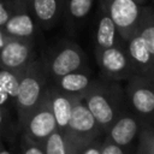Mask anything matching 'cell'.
Listing matches in <instances>:
<instances>
[{"mask_svg":"<svg viewBox=\"0 0 154 154\" xmlns=\"http://www.w3.org/2000/svg\"><path fill=\"white\" fill-rule=\"evenodd\" d=\"M77 154H101V140L95 138L84 147H82Z\"/></svg>","mask_w":154,"mask_h":154,"instance_id":"cell-24","label":"cell"},{"mask_svg":"<svg viewBox=\"0 0 154 154\" xmlns=\"http://www.w3.org/2000/svg\"><path fill=\"white\" fill-rule=\"evenodd\" d=\"M6 40H7V35L4 32V30L0 28V49L2 48V46L5 45V42H6Z\"/></svg>","mask_w":154,"mask_h":154,"instance_id":"cell-27","label":"cell"},{"mask_svg":"<svg viewBox=\"0 0 154 154\" xmlns=\"http://www.w3.org/2000/svg\"><path fill=\"white\" fill-rule=\"evenodd\" d=\"M1 147H4V146H2V143H1V140H0V148H1Z\"/></svg>","mask_w":154,"mask_h":154,"instance_id":"cell-31","label":"cell"},{"mask_svg":"<svg viewBox=\"0 0 154 154\" xmlns=\"http://www.w3.org/2000/svg\"><path fill=\"white\" fill-rule=\"evenodd\" d=\"M10 116L8 112L0 106V135L5 134L8 129H11V125H8Z\"/></svg>","mask_w":154,"mask_h":154,"instance_id":"cell-25","label":"cell"},{"mask_svg":"<svg viewBox=\"0 0 154 154\" xmlns=\"http://www.w3.org/2000/svg\"><path fill=\"white\" fill-rule=\"evenodd\" d=\"M48 96L51 101L52 112L55 119L57 129L64 134L69 124L75 96L67 95L66 93L59 90L55 85L48 87Z\"/></svg>","mask_w":154,"mask_h":154,"instance_id":"cell-15","label":"cell"},{"mask_svg":"<svg viewBox=\"0 0 154 154\" xmlns=\"http://www.w3.org/2000/svg\"><path fill=\"white\" fill-rule=\"evenodd\" d=\"M35 59L34 41L31 38L7 36L5 45L0 49V67L19 73Z\"/></svg>","mask_w":154,"mask_h":154,"instance_id":"cell-10","label":"cell"},{"mask_svg":"<svg viewBox=\"0 0 154 154\" xmlns=\"http://www.w3.org/2000/svg\"><path fill=\"white\" fill-rule=\"evenodd\" d=\"M126 103L143 123L150 124L154 112V83L153 77L134 75L128 79L125 89Z\"/></svg>","mask_w":154,"mask_h":154,"instance_id":"cell-7","label":"cell"},{"mask_svg":"<svg viewBox=\"0 0 154 154\" xmlns=\"http://www.w3.org/2000/svg\"><path fill=\"white\" fill-rule=\"evenodd\" d=\"M94 0H65L63 14L69 25L76 26L81 24L90 13Z\"/></svg>","mask_w":154,"mask_h":154,"instance_id":"cell-17","label":"cell"},{"mask_svg":"<svg viewBox=\"0 0 154 154\" xmlns=\"http://www.w3.org/2000/svg\"><path fill=\"white\" fill-rule=\"evenodd\" d=\"M41 61L47 76H51L53 79L87 66V58L83 49L71 41H63L55 46L45 60Z\"/></svg>","mask_w":154,"mask_h":154,"instance_id":"cell-5","label":"cell"},{"mask_svg":"<svg viewBox=\"0 0 154 154\" xmlns=\"http://www.w3.org/2000/svg\"><path fill=\"white\" fill-rule=\"evenodd\" d=\"M20 75L22 73H19V72L0 67V85L8 94V96L11 97V100L13 102L16 101V96L18 93Z\"/></svg>","mask_w":154,"mask_h":154,"instance_id":"cell-19","label":"cell"},{"mask_svg":"<svg viewBox=\"0 0 154 154\" xmlns=\"http://www.w3.org/2000/svg\"><path fill=\"white\" fill-rule=\"evenodd\" d=\"M65 0H28L26 5L36 24L43 29L55 25L63 14Z\"/></svg>","mask_w":154,"mask_h":154,"instance_id":"cell-13","label":"cell"},{"mask_svg":"<svg viewBox=\"0 0 154 154\" xmlns=\"http://www.w3.org/2000/svg\"><path fill=\"white\" fill-rule=\"evenodd\" d=\"M82 100L102 129L103 134L111 124L128 109L125 89L122 87L120 82L101 77L94 81Z\"/></svg>","mask_w":154,"mask_h":154,"instance_id":"cell-1","label":"cell"},{"mask_svg":"<svg viewBox=\"0 0 154 154\" xmlns=\"http://www.w3.org/2000/svg\"><path fill=\"white\" fill-rule=\"evenodd\" d=\"M18 1H23V2H28V0H18Z\"/></svg>","mask_w":154,"mask_h":154,"instance_id":"cell-30","label":"cell"},{"mask_svg":"<svg viewBox=\"0 0 154 154\" xmlns=\"http://www.w3.org/2000/svg\"><path fill=\"white\" fill-rule=\"evenodd\" d=\"M1 29L7 36L32 40L36 32V22L28 8V5L23 4L16 8Z\"/></svg>","mask_w":154,"mask_h":154,"instance_id":"cell-12","label":"cell"},{"mask_svg":"<svg viewBox=\"0 0 154 154\" xmlns=\"http://www.w3.org/2000/svg\"><path fill=\"white\" fill-rule=\"evenodd\" d=\"M47 73L41 60H32L25 70L22 72L19 78L18 93L14 101V107L17 111L18 126L26 114L36 107L42 96L45 95L47 85Z\"/></svg>","mask_w":154,"mask_h":154,"instance_id":"cell-3","label":"cell"},{"mask_svg":"<svg viewBox=\"0 0 154 154\" xmlns=\"http://www.w3.org/2000/svg\"><path fill=\"white\" fill-rule=\"evenodd\" d=\"M54 81H55L54 85L59 90L75 97H83V95L94 83L95 78L93 77L90 69L85 66L79 70L69 72Z\"/></svg>","mask_w":154,"mask_h":154,"instance_id":"cell-14","label":"cell"},{"mask_svg":"<svg viewBox=\"0 0 154 154\" xmlns=\"http://www.w3.org/2000/svg\"><path fill=\"white\" fill-rule=\"evenodd\" d=\"M101 154H126L125 148L113 143L111 140L105 137L101 141Z\"/></svg>","mask_w":154,"mask_h":154,"instance_id":"cell-23","label":"cell"},{"mask_svg":"<svg viewBox=\"0 0 154 154\" xmlns=\"http://www.w3.org/2000/svg\"><path fill=\"white\" fill-rule=\"evenodd\" d=\"M146 124L132 111L125 109L105 131L106 137L113 143L126 148L138 136L142 125Z\"/></svg>","mask_w":154,"mask_h":154,"instance_id":"cell-11","label":"cell"},{"mask_svg":"<svg viewBox=\"0 0 154 154\" xmlns=\"http://www.w3.org/2000/svg\"><path fill=\"white\" fill-rule=\"evenodd\" d=\"M95 58L100 67L101 78L122 82L135 75L125 49V42L95 52Z\"/></svg>","mask_w":154,"mask_h":154,"instance_id":"cell-9","label":"cell"},{"mask_svg":"<svg viewBox=\"0 0 154 154\" xmlns=\"http://www.w3.org/2000/svg\"><path fill=\"white\" fill-rule=\"evenodd\" d=\"M136 154H154V132L150 124H143L138 132Z\"/></svg>","mask_w":154,"mask_h":154,"instance_id":"cell-20","label":"cell"},{"mask_svg":"<svg viewBox=\"0 0 154 154\" xmlns=\"http://www.w3.org/2000/svg\"><path fill=\"white\" fill-rule=\"evenodd\" d=\"M125 49L135 75L154 77V17L150 7H146L137 30L125 41Z\"/></svg>","mask_w":154,"mask_h":154,"instance_id":"cell-2","label":"cell"},{"mask_svg":"<svg viewBox=\"0 0 154 154\" xmlns=\"http://www.w3.org/2000/svg\"><path fill=\"white\" fill-rule=\"evenodd\" d=\"M45 154H73L64 134L55 129L41 143Z\"/></svg>","mask_w":154,"mask_h":154,"instance_id":"cell-18","label":"cell"},{"mask_svg":"<svg viewBox=\"0 0 154 154\" xmlns=\"http://www.w3.org/2000/svg\"><path fill=\"white\" fill-rule=\"evenodd\" d=\"M23 4H26V2L18 1V0H0V28L4 26V24L11 17V14L16 11V8H18Z\"/></svg>","mask_w":154,"mask_h":154,"instance_id":"cell-21","label":"cell"},{"mask_svg":"<svg viewBox=\"0 0 154 154\" xmlns=\"http://www.w3.org/2000/svg\"><path fill=\"white\" fill-rule=\"evenodd\" d=\"M124 41L120 38L113 20L107 14V12L103 8H101V13L99 17L97 28L95 32V52L102 51L105 48L112 47Z\"/></svg>","mask_w":154,"mask_h":154,"instance_id":"cell-16","label":"cell"},{"mask_svg":"<svg viewBox=\"0 0 154 154\" xmlns=\"http://www.w3.org/2000/svg\"><path fill=\"white\" fill-rule=\"evenodd\" d=\"M102 8L113 20L124 42L137 30L146 11V6L135 0H102Z\"/></svg>","mask_w":154,"mask_h":154,"instance_id":"cell-6","label":"cell"},{"mask_svg":"<svg viewBox=\"0 0 154 154\" xmlns=\"http://www.w3.org/2000/svg\"><path fill=\"white\" fill-rule=\"evenodd\" d=\"M135 1H136V2H138L140 5H146L148 0H135Z\"/></svg>","mask_w":154,"mask_h":154,"instance_id":"cell-29","label":"cell"},{"mask_svg":"<svg viewBox=\"0 0 154 154\" xmlns=\"http://www.w3.org/2000/svg\"><path fill=\"white\" fill-rule=\"evenodd\" d=\"M20 150L22 154H45L43 148L40 143L34 142L32 140H30L24 135H22V140H20Z\"/></svg>","mask_w":154,"mask_h":154,"instance_id":"cell-22","label":"cell"},{"mask_svg":"<svg viewBox=\"0 0 154 154\" xmlns=\"http://www.w3.org/2000/svg\"><path fill=\"white\" fill-rule=\"evenodd\" d=\"M0 106L2 108H5L7 112L10 111V108L12 106H14V102L11 100V97L8 96V94L4 90V88L0 85Z\"/></svg>","mask_w":154,"mask_h":154,"instance_id":"cell-26","label":"cell"},{"mask_svg":"<svg viewBox=\"0 0 154 154\" xmlns=\"http://www.w3.org/2000/svg\"><path fill=\"white\" fill-rule=\"evenodd\" d=\"M102 132V129L84 105L82 97H75L69 124L64 132L72 153L77 154L82 147L97 138Z\"/></svg>","mask_w":154,"mask_h":154,"instance_id":"cell-4","label":"cell"},{"mask_svg":"<svg viewBox=\"0 0 154 154\" xmlns=\"http://www.w3.org/2000/svg\"><path fill=\"white\" fill-rule=\"evenodd\" d=\"M0 154H12V153L8 152L7 149H5L4 147H1V148H0Z\"/></svg>","mask_w":154,"mask_h":154,"instance_id":"cell-28","label":"cell"},{"mask_svg":"<svg viewBox=\"0 0 154 154\" xmlns=\"http://www.w3.org/2000/svg\"><path fill=\"white\" fill-rule=\"evenodd\" d=\"M18 128L20 129L22 135L40 144L57 129L48 96V88L36 107L26 114Z\"/></svg>","mask_w":154,"mask_h":154,"instance_id":"cell-8","label":"cell"}]
</instances>
